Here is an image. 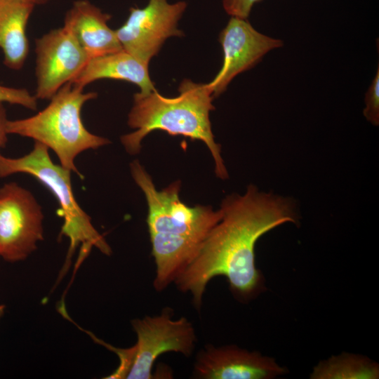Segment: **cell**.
<instances>
[{
	"label": "cell",
	"mask_w": 379,
	"mask_h": 379,
	"mask_svg": "<svg viewBox=\"0 0 379 379\" xmlns=\"http://www.w3.org/2000/svg\"><path fill=\"white\" fill-rule=\"evenodd\" d=\"M222 218L211 229L197 254L174 281L191 295L199 310L208 282L227 278L235 298L248 302L265 290L255 267V246L265 233L286 222H299L296 204L291 198L260 191L253 185L243 194L226 197L220 207Z\"/></svg>",
	"instance_id": "obj_1"
},
{
	"label": "cell",
	"mask_w": 379,
	"mask_h": 379,
	"mask_svg": "<svg viewBox=\"0 0 379 379\" xmlns=\"http://www.w3.org/2000/svg\"><path fill=\"white\" fill-rule=\"evenodd\" d=\"M131 174L145 194L147 222L156 265L154 287L161 291L174 282L197 254L206 236L222 218L211 206H189L179 196L175 182L158 190L141 164H130Z\"/></svg>",
	"instance_id": "obj_2"
},
{
	"label": "cell",
	"mask_w": 379,
	"mask_h": 379,
	"mask_svg": "<svg viewBox=\"0 0 379 379\" xmlns=\"http://www.w3.org/2000/svg\"><path fill=\"white\" fill-rule=\"evenodd\" d=\"M178 91L179 95L174 98L164 97L156 89L133 95L128 125L135 131L121 137L125 150L131 155L139 153L142 140L155 130L182 135L202 141L213 158L216 175L222 180L228 178L220 146L215 142L211 130L209 114L214 109L213 97L207 84L185 79Z\"/></svg>",
	"instance_id": "obj_3"
},
{
	"label": "cell",
	"mask_w": 379,
	"mask_h": 379,
	"mask_svg": "<svg viewBox=\"0 0 379 379\" xmlns=\"http://www.w3.org/2000/svg\"><path fill=\"white\" fill-rule=\"evenodd\" d=\"M97 95L95 92L84 93V88L67 82L50 99L48 106L36 114L8 120L7 133L44 145L55 153L62 167L83 178L75 164L77 156L110 143L107 138L88 131L81 119L82 107Z\"/></svg>",
	"instance_id": "obj_4"
},
{
	"label": "cell",
	"mask_w": 379,
	"mask_h": 379,
	"mask_svg": "<svg viewBox=\"0 0 379 379\" xmlns=\"http://www.w3.org/2000/svg\"><path fill=\"white\" fill-rule=\"evenodd\" d=\"M49 149L34 141L32 149L18 158L0 155V178L13 174L32 175L44 185L56 198L59 213L64 219L62 232L70 239L71 248L81 243L85 248L95 246L103 253L111 248L91 223V217L81 208L73 193L71 173L52 161Z\"/></svg>",
	"instance_id": "obj_5"
},
{
	"label": "cell",
	"mask_w": 379,
	"mask_h": 379,
	"mask_svg": "<svg viewBox=\"0 0 379 379\" xmlns=\"http://www.w3.org/2000/svg\"><path fill=\"white\" fill-rule=\"evenodd\" d=\"M173 310L165 308L161 314L131 321L137 342L127 348L128 369L126 379H151L157 358L167 352L180 353L187 357L194 350L195 330L185 317L173 319Z\"/></svg>",
	"instance_id": "obj_6"
},
{
	"label": "cell",
	"mask_w": 379,
	"mask_h": 379,
	"mask_svg": "<svg viewBox=\"0 0 379 379\" xmlns=\"http://www.w3.org/2000/svg\"><path fill=\"white\" fill-rule=\"evenodd\" d=\"M44 213L32 193L11 182L0 187V256L25 260L44 239Z\"/></svg>",
	"instance_id": "obj_7"
},
{
	"label": "cell",
	"mask_w": 379,
	"mask_h": 379,
	"mask_svg": "<svg viewBox=\"0 0 379 379\" xmlns=\"http://www.w3.org/2000/svg\"><path fill=\"white\" fill-rule=\"evenodd\" d=\"M187 8L184 1L149 0L144 8H131L125 23L116 29L122 48L149 65L166 40L181 37L178 23Z\"/></svg>",
	"instance_id": "obj_8"
},
{
	"label": "cell",
	"mask_w": 379,
	"mask_h": 379,
	"mask_svg": "<svg viewBox=\"0 0 379 379\" xmlns=\"http://www.w3.org/2000/svg\"><path fill=\"white\" fill-rule=\"evenodd\" d=\"M37 99L50 100L84 67L88 58L66 27L51 30L36 40Z\"/></svg>",
	"instance_id": "obj_9"
},
{
	"label": "cell",
	"mask_w": 379,
	"mask_h": 379,
	"mask_svg": "<svg viewBox=\"0 0 379 379\" xmlns=\"http://www.w3.org/2000/svg\"><path fill=\"white\" fill-rule=\"evenodd\" d=\"M223 52L221 69L208 87L213 98L220 95L239 74L257 65L270 51L284 46L281 39L257 31L247 20L231 17L219 36Z\"/></svg>",
	"instance_id": "obj_10"
},
{
	"label": "cell",
	"mask_w": 379,
	"mask_h": 379,
	"mask_svg": "<svg viewBox=\"0 0 379 379\" xmlns=\"http://www.w3.org/2000/svg\"><path fill=\"white\" fill-rule=\"evenodd\" d=\"M287 372L274 359L258 352L236 345H207L197 353L193 376L201 379H271Z\"/></svg>",
	"instance_id": "obj_11"
},
{
	"label": "cell",
	"mask_w": 379,
	"mask_h": 379,
	"mask_svg": "<svg viewBox=\"0 0 379 379\" xmlns=\"http://www.w3.org/2000/svg\"><path fill=\"white\" fill-rule=\"evenodd\" d=\"M110 18V15L88 1L80 0L67 13L64 26L71 31L90 60L123 49L116 31L107 25Z\"/></svg>",
	"instance_id": "obj_12"
},
{
	"label": "cell",
	"mask_w": 379,
	"mask_h": 379,
	"mask_svg": "<svg viewBox=\"0 0 379 379\" xmlns=\"http://www.w3.org/2000/svg\"><path fill=\"white\" fill-rule=\"evenodd\" d=\"M149 65L124 49L88 60L84 67L70 83L84 87L98 79H112L135 84L140 93H148L155 88L149 77Z\"/></svg>",
	"instance_id": "obj_13"
},
{
	"label": "cell",
	"mask_w": 379,
	"mask_h": 379,
	"mask_svg": "<svg viewBox=\"0 0 379 379\" xmlns=\"http://www.w3.org/2000/svg\"><path fill=\"white\" fill-rule=\"evenodd\" d=\"M34 4L27 0H0V48L4 63L18 70L29 52L26 27Z\"/></svg>",
	"instance_id": "obj_14"
},
{
	"label": "cell",
	"mask_w": 379,
	"mask_h": 379,
	"mask_svg": "<svg viewBox=\"0 0 379 379\" xmlns=\"http://www.w3.org/2000/svg\"><path fill=\"white\" fill-rule=\"evenodd\" d=\"M312 379H378V364L369 358L343 352L321 361L310 374Z\"/></svg>",
	"instance_id": "obj_15"
},
{
	"label": "cell",
	"mask_w": 379,
	"mask_h": 379,
	"mask_svg": "<svg viewBox=\"0 0 379 379\" xmlns=\"http://www.w3.org/2000/svg\"><path fill=\"white\" fill-rule=\"evenodd\" d=\"M363 114L373 126L379 125V67L365 95Z\"/></svg>",
	"instance_id": "obj_16"
},
{
	"label": "cell",
	"mask_w": 379,
	"mask_h": 379,
	"mask_svg": "<svg viewBox=\"0 0 379 379\" xmlns=\"http://www.w3.org/2000/svg\"><path fill=\"white\" fill-rule=\"evenodd\" d=\"M0 102L21 105L32 110L37 108V98L25 88L0 85Z\"/></svg>",
	"instance_id": "obj_17"
},
{
	"label": "cell",
	"mask_w": 379,
	"mask_h": 379,
	"mask_svg": "<svg viewBox=\"0 0 379 379\" xmlns=\"http://www.w3.org/2000/svg\"><path fill=\"white\" fill-rule=\"evenodd\" d=\"M262 0H222L225 12L231 17L247 19L254 5Z\"/></svg>",
	"instance_id": "obj_18"
},
{
	"label": "cell",
	"mask_w": 379,
	"mask_h": 379,
	"mask_svg": "<svg viewBox=\"0 0 379 379\" xmlns=\"http://www.w3.org/2000/svg\"><path fill=\"white\" fill-rule=\"evenodd\" d=\"M7 122L6 109L3 102H0V150L6 146L7 142V135H8L6 130Z\"/></svg>",
	"instance_id": "obj_19"
},
{
	"label": "cell",
	"mask_w": 379,
	"mask_h": 379,
	"mask_svg": "<svg viewBox=\"0 0 379 379\" xmlns=\"http://www.w3.org/2000/svg\"><path fill=\"white\" fill-rule=\"evenodd\" d=\"M27 1L34 5L36 4H37L44 3L46 1H47L48 0H27Z\"/></svg>",
	"instance_id": "obj_20"
},
{
	"label": "cell",
	"mask_w": 379,
	"mask_h": 379,
	"mask_svg": "<svg viewBox=\"0 0 379 379\" xmlns=\"http://www.w3.org/2000/svg\"><path fill=\"white\" fill-rule=\"evenodd\" d=\"M5 311V305H0V319L2 317Z\"/></svg>",
	"instance_id": "obj_21"
}]
</instances>
